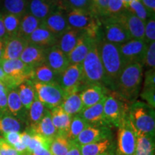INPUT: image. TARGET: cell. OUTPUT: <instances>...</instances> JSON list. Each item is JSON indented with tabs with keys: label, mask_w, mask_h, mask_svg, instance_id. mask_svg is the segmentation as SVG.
<instances>
[{
	"label": "cell",
	"mask_w": 155,
	"mask_h": 155,
	"mask_svg": "<svg viewBox=\"0 0 155 155\" xmlns=\"http://www.w3.org/2000/svg\"><path fill=\"white\" fill-rule=\"evenodd\" d=\"M98 46L104 71V86L114 91L118 79L124 68L119 45L107 42L101 36L98 41Z\"/></svg>",
	"instance_id": "6da1fadb"
},
{
	"label": "cell",
	"mask_w": 155,
	"mask_h": 155,
	"mask_svg": "<svg viewBox=\"0 0 155 155\" xmlns=\"http://www.w3.org/2000/svg\"><path fill=\"white\" fill-rule=\"evenodd\" d=\"M143 65L133 63L123 69L116 83L115 91L129 104L137 101L141 92L143 80Z\"/></svg>",
	"instance_id": "7a4b0ae2"
},
{
	"label": "cell",
	"mask_w": 155,
	"mask_h": 155,
	"mask_svg": "<svg viewBox=\"0 0 155 155\" xmlns=\"http://www.w3.org/2000/svg\"><path fill=\"white\" fill-rule=\"evenodd\" d=\"M99 40H96L94 42L88 53L81 63L83 82L86 86L94 84L104 86V71L98 46Z\"/></svg>",
	"instance_id": "3957f363"
},
{
	"label": "cell",
	"mask_w": 155,
	"mask_h": 155,
	"mask_svg": "<svg viewBox=\"0 0 155 155\" xmlns=\"http://www.w3.org/2000/svg\"><path fill=\"white\" fill-rule=\"evenodd\" d=\"M129 118L136 131L154 136V108L150 107L146 103L135 101L129 106Z\"/></svg>",
	"instance_id": "277c9868"
},
{
	"label": "cell",
	"mask_w": 155,
	"mask_h": 155,
	"mask_svg": "<svg viewBox=\"0 0 155 155\" xmlns=\"http://www.w3.org/2000/svg\"><path fill=\"white\" fill-rule=\"evenodd\" d=\"M130 104L126 101L117 93H109L104 103V114L110 127L119 128L129 116Z\"/></svg>",
	"instance_id": "5b68a950"
},
{
	"label": "cell",
	"mask_w": 155,
	"mask_h": 155,
	"mask_svg": "<svg viewBox=\"0 0 155 155\" xmlns=\"http://www.w3.org/2000/svg\"><path fill=\"white\" fill-rule=\"evenodd\" d=\"M32 83L37 98L46 108L51 110L61 105L65 97V94L58 82Z\"/></svg>",
	"instance_id": "8992f818"
},
{
	"label": "cell",
	"mask_w": 155,
	"mask_h": 155,
	"mask_svg": "<svg viewBox=\"0 0 155 155\" xmlns=\"http://www.w3.org/2000/svg\"><path fill=\"white\" fill-rule=\"evenodd\" d=\"M57 82L68 95L81 93L86 88L83 82L81 64H71L64 72L58 76Z\"/></svg>",
	"instance_id": "52a82bcc"
},
{
	"label": "cell",
	"mask_w": 155,
	"mask_h": 155,
	"mask_svg": "<svg viewBox=\"0 0 155 155\" xmlns=\"http://www.w3.org/2000/svg\"><path fill=\"white\" fill-rule=\"evenodd\" d=\"M100 20L103 38L107 42L121 45L131 40L129 32L116 17H104Z\"/></svg>",
	"instance_id": "ba28073f"
},
{
	"label": "cell",
	"mask_w": 155,
	"mask_h": 155,
	"mask_svg": "<svg viewBox=\"0 0 155 155\" xmlns=\"http://www.w3.org/2000/svg\"><path fill=\"white\" fill-rule=\"evenodd\" d=\"M137 146V134L129 116L119 127L116 154L134 155Z\"/></svg>",
	"instance_id": "9c48e42d"
},
{
	"label": "cell",
	"mask_w": 155,
	"mask_h": 155,
	"mask_svg": "<svg viewBox=\"0 0 155 155\" xmlns=\"http://www.w3.org/2000/svg\"><path fill=\"white\" fill-rule=\"evenodd\" d=\"M0 66L9 78L12 80L17 88L26 81H32L33 69L25 64L20 59L2 60Z\"/></svg>",
	"instance_id": "30bf717a"
},
{
	"label": "cell",
	"mask_w": 155,
	"mask_h": 155,
	"mask_svg": "<svg viewBox=\"0 0 155 155\" xmlns=\"http://www.w3.org/2000/svg\"><path fill=\"white\" fill-rule=\"evenodd\" d=\"M148 44L144 40H131L119 45L120 53L124 68L133 63L143 65Z\"/></svg>",
	"instance_id": "8fae6325"
},
{
	"label": "cell",
	"mask_w": 155,
	"mask_h": 155,
	"mask_svg": "<svg viewBox=\"0 0 155 155\" xmlns=\"http://www.w3.org/2000/svg\"><path fill=\"white\" fill-rule=\"evenodd\" d=\"M41 24L57 38H59L71 28L68 23L66 12L58 7L41 22Z\"/></svg>",
	"instance_id": "7c38bea8"
},
{
	"label": "cell",
	"mask_w": 155,
	"mask_h": 155,
	"mask_svg": "<svg viewBox=\"0 0 155 155\" xmlns=\"http://www.w3.org/2000/svg\"><path fill=\"white\" fill-rule=\"evenodd\" d=\"M124 25L132 40H144L145 22L128 12L127 9L116 17Z\"/></svg>",
	"instance_id": "4fadbf2b"
},
{
	"label": "cell",
	"mask_w": 155,
	"mask_h": 155,
	"mask_svg": "<svg viewBox=\"0 0 155 155\" xmlns=\"http://www.w3.org/2000/svg\"><path fill=\"white\" fill-rule=\"evenodd\" d=\"M109 138H112L110 127L88 125L74 141L82 146Z\"/></svg>",
	"instance_id": "5bb4252c"
},
{
	"label": "cell",
	"mask_w": 155,
	"mask_h": 155,
	"mask_svg": "<svg viewBox=\"0 0 155 155\" xmlns=\"http://www.w3.org/2000/svg\"><path fill=\"white\" fill-rule=\"evenodd\" d=\"M109 93V89L103 85L94 84L86 86L80 93L83 109L94 106L105 99Z\"/></svg>",
	"instance_id": "9a60e30c"
},
{
	"label": "cell",
	"mask_w": 155,
	"mask_h": 155,
	"mask_svg": "<svg viewBox=\"0 0 155 155\" xmlns=\"http://www.w3.org/2000/svg\"><path fill=\"white\" fill-rule=\"evenodd\" d=\"M45 63L60 75L71 65L68 57L57 45L48 48Z\"/></svg>",
	"instance_id": "2e32d148"
},
{
	"label": "cell",
	"mask_w": 155,
	"mask_h": 155,
	"mask_svg": "<svg viewBox=\"0 0 155 155\" xmlns=\"http://www.w3.org/2000/svg\"><path fill=\"white\" fill-rule=\"evenodd\" d=\"M48 48H44L36 45L28 43L19 59L25 64L34 69L42 64L45 63Z\"/></svg>",
	"instance_id": "e0dca14e"
},
{
	"label": "cell",
	"mask_w": 155,
	"mask_h": 155,
	"mask_svg": "<svg viewBox=\"0 0 155 155\" xmlns=\"http://www.w3.org/2000/svg\"><path fill=\"white\" fill-rule=\"evenodd\" d=\"M99 38V39H100ZM96 40L83 31L72 51L68 55L71 64H81Z\"/></svg>",
	"instance_id": "ac0fdd59"
},
{
	"label": "cell",
	"mask_w": 155,
	"mask_h": 155,
	"mask_svg": "<svg viewBox=\"0 0 155 155\" xmlns=\"http://www.w3.org/2000/svg\"><path fill=\"white\" fill-rule=\"evenodd\" d=\"M105 99L102 100L101 101L94 106L84 108L79 114V115L87 122L88 125L104 126V127H110L106 123L104 118V103Z\"/></svg>",
	"instance_id": "d6986e66"
},
{
	"label": "cell",
	"mask_w": 155,
	"mask_h": 155,
	"mask_svg": "<svg viewBox=\"0 0 155 155\" xmlns=\"http://www.w3.org/2000/svg\"><path fill=\"white\" fill-rule=\"evenodd\" d=\"M29 43H32L44 48H50L57 45L58 38L46 29L42 24L28 38Z\"/></svg>",
	"instance_id": "ffe728a7"
},
{
	"label": "cell",
	"mask_w": 155,
	"mask_h": 155,
	"mask_svg": "<svg viewBox=\"0 0 155 155\" xmlns=\"http://www.w3.org/2000/svg\"><path fill=\"white\" fill-rule=\"evenodd\" d=\"M28 43V40L18 35L7 38L5 40L2 60L19 59Z\"/></svg>",
	"instance_id": "44dd1931"
},
{
	"label": "cell",
	"mask_w": 155,
	"mask_h": 155,
	"mask_svg": "<svg viewBox=\"0 0 155 155\" xmlns=\"http://www.w3.org/2000/svg\"><path fill=\"white\" fill-rule=\"evenodd\" d=\"M56 7L53 0H28V12L41 22Z\"/></svg>",
	"instance_id": "7402d4cb"
},
{
	"label": "cell",
	"mask_w": 155,
	"mask_h": 155,
	"mask_svg": "<svg viewBox=\"0 0 155 155\" xmlns=\"http://www.w3.org/2000/svg\"><path fill=\"white\" fill-rule=\"evenodd\" d=\"M50 116H51L52 122L54 127L57 130L58 134L66 136L69 130L71 125L72 116L68 115L61 107L58 106L57 107L50 110Z\"/></svg>",
	"instance_id": "603a6c76"
},
{
	"label": "cell",
	"mask_w": 155,
	"mask_h": 155,
	"mask_svg": "<svg viewBox=\"0 0 155 155\" xmlns=\"http://www.w3.org/2000/svg\"><path fill=\"white\" fill-rule=\"evenodd\" d=\"M7 111L20 121L28 117V111L21 102L17 88L11 89L7 93Z\"/></svg>",
	"instance_id": "cb8c5ba5"
},
{
	"label": "cell",
	"mask_w": 155,
	"mask_h": 155,
	"mask_svg": "<svg viewBox=\"0 0 155 155\" xmlns=\"http://www.w3.org/2000/svg\"><path fill=\"white\" fill-rule=\"evenodd\" d=\"M83 31L70 28L58 38L57 46L66 55L72 51Z\"/></svg>",
	"instance_id": "d4e9b609"
},
{
	"label": "cell",
	"mask_w": 155,
	"mask_h": 155,
	"mask_svg": "<svg viewBox=\"0 0 155 155\" xmlns=\"http://www.w3.org/2000/svg\"><path fill=\"white\" fill-rule=\"evenodd\" d=\"M28 131L38 134L49 139H53L55 138L58 135V132L52 122L50 110L47 109L40 121L35 127L32 129H28Z\"/></svg>",
	"instance_id": "484cf974"
},
{
	"label": "cell",
	"mask_w": 155,
	"mask_h": 155,
	"mask_svg": "<svg viewBox=\"0 0 155 155\" xmlns=\"http://www.w3.org/2000/svg\"><path fill=\"white\" fill-rule=\"evenodd\" d=\"M114 150L112 138L81 146V155H101Z\"/></svg>",
	"instance_id": "4316f807"
},
{
	"label": "cell",
	"mask_w": 155,
	"mask_h": 155,
	"mask_svg": "<svg viewBox=\"0 0 155 155\" xmlns=\"http://www.w3.org/2000/svg\"><path fill=\"white\" fill-rule=\"evenodd\" d=\"M136 131V130H135ZM137 146L134 155H154V136L136 131Z\"/></svg>",
	"instance_id": "83f0119b"
},
{
	"label": "cell",
	"mask_w": 155,
	"mask_h": 155,
	"mask_svg": "<svg viewBox=\"0 0 155 155\" xmlns=\"http://www.w3.org/2000/svg\"><path fill=\"white\" fill-rule=\"evenodd\" d=\"M40 24L41 21L28 12L20 18L18 36L28 40L30 35L40 26Z\"/></svg>",
	"instance_id": "f1b7e54d"
},
{
	"label": "cell",
	"mask_w": 155,
	"mask_h": 155,
	"mask_svg": "<svg viewBox=\"0 0 155 155\" xmlns=\"http://www.w3.org/2000/svg\"><path fill=\"white\" fill-rule=\"evenodd\" d=\"M17 91L23 106L28 111L35 98L33 83L32 81H25L17 87Z\"/></svg>",
	"instance_id": "f546056e"
},
{
	"label": "cell",
	"mask_w": 155,
	"mask_h": 155,
	"mask_svg": "<svg viewBox=\"0 0 155 155\" xmlns=\"http://www.w3.org/2000/svg\"><path fill=\"white\" fill-rule=\"evenodd\" d=\"M58 76L46 63H43L33 69L32 82L49 83L57 82Z\"/></svg>",
	"instance_id": "4dcf8cb0"
},
{
	"label": "cell",
	"mask_w": 155,
	"mask_h": 155,
	"mask_svg": "<svg viewBox=\"0 0 155 155\" xmlns=\"http://www.w3.org/2000/svg\"><path fill=\"white\" fill-rule=\"evenodd\" d=\"M61 106L64 111L72 117L80 114L83 110V104L80 93L68 95L65 97Z\"/></svg>",
	"instance_id": "1f68e13d"
},
{
	"label": "cell",
	"mask_w": 155,
	"mask_h": 155,
	"mask_svg": "<svg viewBox=\"0 0 155 155\" xmlns=\"http://www.w3.org/2000/svg\"><path fill=\"white\" fill-rule=\"evenodd\" d=\"M22 129V122L12 116L8 111L0 113V133L5 134L18 131Z\"/></svg>",
	"instance_id": "d6a6232c"
},
{
	"label": "cell",
	"mask_w": 155,
	"mask_h": 155,
	"mask_svg": "<svg viewBox=\"0 0 155 155\" xmlns=\"http://www.w3.org/2000/svg\"><path fill=\"white\" fill-rule=\"evenodd\" d=\"M47 109L48 108H46L45 106L38 99L35 95V98L28 114L29 129H32L38 124L44 116Z\"/></svg>",
	"instance_id": "836d02e7"
},
{
	"label": "cell",
	"mask_w": 155,
	"mask_h": 155,
	"mask_svg": "<svg viewBox=\"0 0 155 155\" xmlns=\"http://www.w3.org/2000/svg\"><path fill=\"white\" fill-rule=\"evenodd\" d=\"M2 5L5 13L22 17L28 12V0H3Z\"/></svg>",
	"instance_id": "e575fe53"
},
{
	"label": "cell",
	"mask_w": 155,
	"mask_h": 155,
	"mask_svg": "<svg viewBox=\"0 0 155 155\" xmlns=\"http://www.w3.org/2000/svg\"><path fill=\"white\" fill-rule=\"evenodd\" d=\"M71 141L66 136L58 134L53 139L50 151L53 155H65L69 150Z\"/></svg>",
	"instance_id": "d590c367"
},
{
	"label": "cell",
	"mask_w": 155,
	"mask_h": 155,
	"mask_svg": "<svg viewBox=\"0 0 155 155\" xmlns=\"http://www.w3.org/2000/svg\"><path fill=\"white\" fill-rule=\"evenodd\" d=\"M2 18L7 38L18 35L20 17L9 13H5L2 15Z\"/></svg>",
	"instance_id": "8d00e7d4"
},
{
	"label": "cell",
	"mask_w": 155,
	"mask_h": 155,
	"mask_svg": "<svg viewBox=\"0 0 155 155\" xmlns=\"http://www.w3.org/2000/svg\"><path fill=\"white\" fill-rule=\"evenodd\" d=\"M55 5L58 8L65 12L71 9L90 10L91 0H58Z\"/></svg>",
	"instance_id": "74e56055"
},
{
	"label": "cell",
	"mask_w": 155,
	"mask_h": 155,
	"mask_svg": "<svg viewBox=\"0 0 155 155\" xmlns=\"http://www.w3.org/2000/svg\"><path fill=\"white\" fill-rule=\"evenodd\" d=\"M88 125L87 122L79 114L74 116L71 120L66 137L70 141L75 140V139Z\"/></svg>",
	"instance_id": "f35d334b"
},
{
	"label": "cell",
	"mask_w": 155,
	"mask_h": 155,
	"mask_svg": "<svg viewBox=\"0 0 155 155\" xmlns=\"http://www.w3.org/2000/svg\"><path fill=\"white\" fill-rule=\"evenodd\" d=\"M126 9L134 16L144 21V22H146L148 19L155 17L154 15L151 14L150 12L145 8V7L140 1L133 2L130 3L127 6Z\"/></svg>",
	"instance_id": "ab89813d"
},
{
	"label": "cell",
	"mask_w": 155,
	"mask_h": 155,
	"mask_svg": "<svg viewBox=\"0 0 155 155\" xmlns=\"http://www.w3.org/2000/svg\"><path fill=\"white\" fill-rule=\"evenodd\" d=\"M28 131L31 134L30 144H29V146L28 147V154H30V153L31 152H32L35 149L40 146H44L50 148V144H51L53 139L47 138V137H45L43 136L38 134L31 132L30 131Z\"/></svg>",
	"instance_id": "60d3db41"
},
{
	"label": "cell",
	"mask_w": 155,
	"mask_h": 155,
	"mask_svg": "<svg viewBox=\"0 0 155 155\" xmlns=\"http://www.w3.org/2000/svg\"><path fill=\"white\" fill-rule=\"evenodd\" d=\"M124 10H126V7L120 0H109L104 17H116Z\"/></svg>",
	"instance_id": "b9f144b4"
},
{
	"label": "cell",
	"mask_w": 155,
	"mask_h": 155,
	"mask_svg": "<svg viewBox=\"0 0 155 155\" xmlns=\"http://www.w3.org/2000/svg\"><path fill=\"white\" fill-rule=\"evenodd\" d=\"M109 0H91L90 11L99 19L104 17Z\"/></svg>",
	"instance_id": "7bdbcfd3"
},
{
	"label": "cell",
	"mask_w": 155,
	"mask_h": 155,
	"mask_svg": "<svg viewBox=\"0 0 155 155\" xmlns=\"http://www.w3.org/2000/svg\"><path fill=\"white\" fill-rule=\"evenodd\" d=\"M143 66L146 67L147 70L155 69V41L148 44Z\"/></svg>",
	"instance_id": "ee69618b"
},
{
	"label": "cell",
	"mask_w": 155,
	"mask_h": 155,
	"mask_svg": "<svg viewBox=\"0 0 155 155\" xmlns=\"http://www.w3.org/2000/svg\"><path fill=\"white\" fill-rule=\"evenodd\" d=\"M144 40L147 44L155 41V19L151 18L145 22Z\"/></svg>",
	"instance_id": "f6af8a7d"
},
{
	"label": "cell",
	"mask_w": 155,
	"mask_h": 155,
	"mask_svg": "<svg viewBox=\"0 0 155 155\" xmlns=\"http://www.w3.org/2000/svg\"><path fill=\"white\" fill-rule=\"evenodd\" d=\"M140 96L152 108H155V87L154 88H142Z\"/></svg>",
	"instance_id": "bcb514c9"
},
{
	"label": "cell",
	"mask_w": 155,
	"mask_h": 155,
	"mask_svg": "<svg viewBox=\"0 0 155 155\" xmlns=\"http://www.w3.org/2000/svg\"><path fill=\"white\" fill-rule=\"evenodd\" d=\"M0 155H24L17 152L16 150L7 143L3 138L0 139ZM27 155V154H26Z\"/></svg>",
	"instance_id": "7dc6e473"
},
{
	"label": "cell",
	"mask_w": 155,
	"mask_h": 155,
	"mask_svg": "<svg viewBox=\"0 0 155 155\" xmlns=\"http://www.w3.org/2000/svg\"><path fill=\"white\" fill-rule=\"evenodd\" d=\"M155 87V69L147 70L144 73L143 88Z\"/></svg>",
	"instance_id": "c3c4849f"
},
{
	"label": "cell",
	"mask_w": 155,
	"mask_h": 155,
	"mask_svg": "<svg viewBox=\"0 0 155 155\" xmlns=\"http://www.w3.org/2000/svg\"><path fill=\"white\" fill-rule=\"evenodd\" d=\"M4 139L9 144L14 147L21 141V133L18 131H12L3 134Z\"/></svg>",
	"instance_id": "681fc988"
},
{
	"label": "cell",
	"mask_w": 155,
	"mask_h": 155,
	"mask_svg": "<svg viewBox=\"0 0 155 155\" xmlns=\"http://www.w3.org/2000/svg\"><path fill=\"white\" fill-rule=\"evenodd\" d=\"M0 82L3 83L6 87L8 88L9 91L11 90V89L17 88L14 82L5 74V73L4 72L3 69L2 68L1 66H0Z\"/></svg>",
	"instance_id": "f907efd6"
},
{
	"label": "cell",
	"mask_w": 155,
	"mask_h": 155,
	"mask_svg": "<svg viewBox=\"0 0 155 155\" xmlns=\"http://www.w3.org/2000/svg\"><path fill=\"white\" fill-rule=\"evenodd\" d=\"M7 91L0 89V113L7 111Z\"/></svg>",
	"instance_id": "816d5d0a"
},
{
	"label": "cell",
	"mask_w": 155,
	"mask_h": 155,
	"mask_svg": "<svg viewBox=\"0 0 155 155\" xmlns=\"http://www.w3.org/2000/svg\"><path fill=\"white\" fill-rule=\"evenodd\" d=\"M65 155H81V146L75 141H71L69 150Z\"/></svg>",
	"instance_id": "f5cc1de1"
},
{
	"label": "cell",
	"mask_w": 155,
	"mask_h": 155,
	"mask_svg": "<svg viewBox=\"0 0 155 155\" xmlns=\"http://www.w3.org/2000/svg\"><path fill=\"white\" fill-rule=\"evenodd\" d=\"M29 155H53L50 151V148L44 146H40L31 152Z\"/></svg>",
	"instance_id": "db71d44e"
},
{
	"label": "cell",
	"mask_w": 155,
	"mask_h": 155,
	"mask_svg": "<svg viewBox=\"0 0 155 155\" xmlns=\"http://www.w3.org/2000/svg\"><path fill=\"white\" fill-rule=\"evenodd\" d=\"M141 2L151 14H155V0H141Z\"/></svg>",
	"instance_id": "11a10c76"
},
{
	"label": "cell",
	"mask_w": 155,
	"mask_h": 155,
	"mask_svg": "<svg viewBox=\"0 0 155 155\" xmlns=\"http://www.w3.org/2000/svg\"><path fill=\"white\" fill-rule=\"evenodd\" d=\"M30 139H31V134L28 130L23 131V132L21 133V142H22V144H24L27 147H28L29 146Z\"/></svg>",
	"instance_id": "9f6ffc18"
},
{
	"label": "cell",
	"mask_w": 155,
	"mask_h": 155,
	"mask_svg": "<svg viewBox=\"0 0 155 155\" xmlns=\"http://www.w3.org/2000/svg\"><path fill=\"white\" fill-rule=\"evenodd\" d=\"M7 38V34H6V30L4 25L2 15L0 13V40H5Z\"/></svg>",
	"instance_id": "6f0895ef"
},
{
	"label": "cell",
	"mask_w": 155,
	"mask_h": 155,
	"mask_svg": "<svg viewBox=\"0 0 155 155\" xmlns=\"http://www.w3.org/2000/svg\"><path fill=\"white\" fill-rule=\"evenodd\" d=\"M4 49H5V40H0V62L3 59Z\"/></svg>",
	"instance_id": "680465c9"
},
{
	"label": "cell",
	"mask_w": 155,
	"mask_h": 155,
	"mask_svg": "<svg viewBox=\"0 0 155 155\" xmlns=\"http://www.w3.org/2000/svg\"><path fill=\"white\" fill-rule=\"evenodd\" d=\"M120 1L122 3L124 4V7L127 8V7L128 5H129V4L133 2H137V1H141V0H120Z\"/></svg>",
	"instance_id": "91938a15"
},
{
	"label": "cell",
	"mask_w": 155,
	"mask_h": 155,
	"mask_svg": "<svg viewBox=\"0 0 155 155\" xmlns=\"http://www.w3.org/2000/svg\"><path fill=\"white\" fill-rule=\"evenodd\" d=\"M0 89H2V90H5V91H9L8 88H7V87H6L5 85L2 82H0Z\"/></svg>",
	"instance_id": "94428289"
},
{
	"label": "cell",
	"mask_w": 155,
	"mask_h": 155,
	"mask_svg": "<svg viewBox=\"0 0 155 155\" xmlns=\"http://www.w3.org/2000/svg\"><path fill=\"white\" fill-rule=\"evenodd\" d=\"M101 155H116V153H115V152H114V150H113L109 151V152H106V153H104V154H102Z\"/></svg>",
	"instance_id": "6125c7cd"
},
{
	"label": "cell",
	"mask_w": 155,
	"mask_h": 155,
	"mask_svg": "<svg viewBox=\"0 0 155 155\" xmlns=\"http://www.w3.org/2000/svg\"><path fill=\"white\" fill-rule=\"evenodd\" d=\"M116 155H119V154H116Z\"/></svg>",
	"instance_id": "be15d7a7"
},
{
	"label": "cell",
	"mask_w": 155,
	"mask_h": 155,
	"mask_svg": "<svg viewBox=\"0 0 155 155\" xmlns=\"http://www.w3.org/2000/svg\"><path fill=\"white\" fill-rule=\"evenodd\" d=\"M27 155H29V154H27Z\"/></svg>",
	"instance_id": "e7e4bbea"
}]
</instances>
